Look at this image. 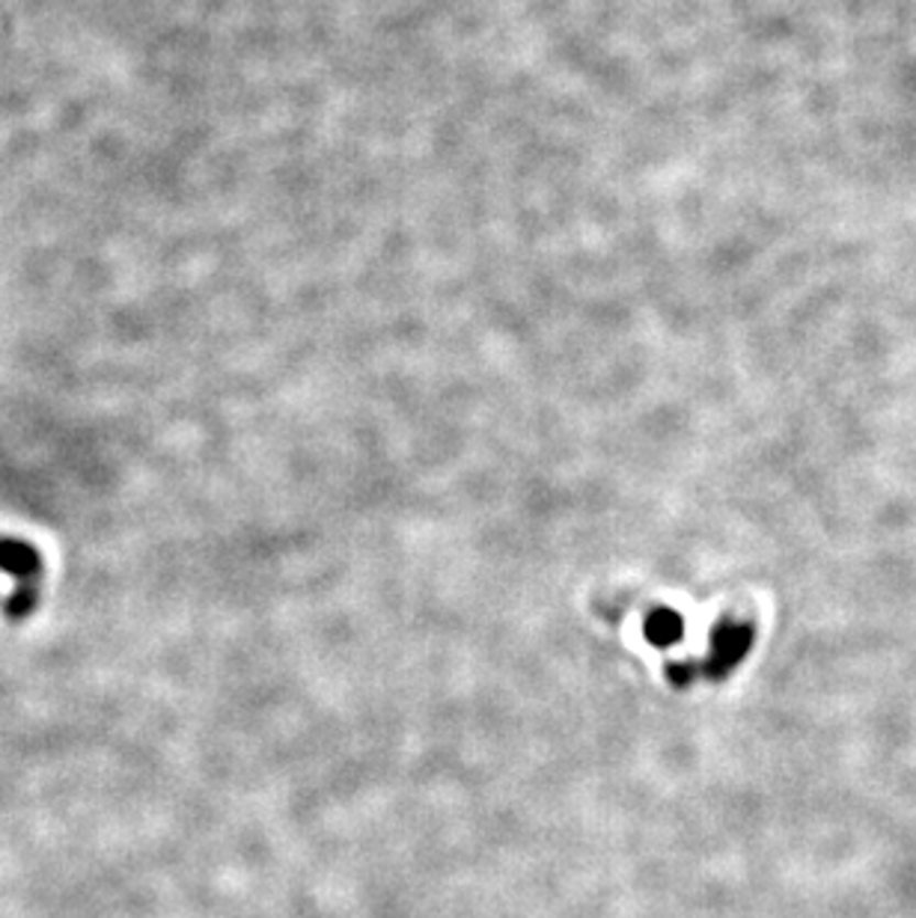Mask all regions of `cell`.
<instances>
[{
  "label": "cell",
  "instance_id": "6da1fadb",
  "mask_svg": "<svg viewBox=\"0 0 916 918\" xmlns=\"http://www.w3.org/2000/svg\"><path fill=\"white\" fill-rule=\"evenodd\" d=\"M747 649H750V630L736 628V624H724L717 628L715 633V654H711V672L715 675H724L736 666L738 660L744 657Z\"/></svg>",
  "mask_w": 916,
  "mask_h": 918
},
{
  "label": "cell",
  "instance_id": "7a4b0ae2",
  "mask_svg": "<svg viewBox=\"0 0 916 918\" xmlns=\"http://www.w3.org/2000/svg\"><path fill=\"white\" fill-rule=\"evenodd\" d=\"M0 565L12 571H33L31 565H36V553L19 541H0Z\"/></svg>",
  "mask_w": 916,
  "mask_h": 918
},
{
  "label": "cell",
  "instance_id": "3957f363",
  "mask_svg": "<svg viewBox=\"0 0 916 918\" xmlns=\"http://www.w3.org/2000/svg\"><path fill=\"white\" fill-rule=\"evenodd\" d=\"M678 633H682V621L675 612H658L649 619V637L654 642H675Z\"/></svg>",
  "mask_w": 916,
  "mask_h": 918
}]
</instances>
